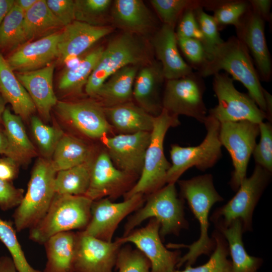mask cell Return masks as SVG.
<instances>
[{
	"label": "cell",
	"instance_id": "48",
	"mask_svg": "<svg viewBox=\"0 0 272 272\" xmlns=\"http://www.w3.org/2000/svg\"><path fill=\"white\" fill-rule=\"evenodd\" d=\"M24 190L11 182L0 179V209L4 211L17 208L24 196Z\"/></svg>",
	"mask_w": 272,
	"mask_h": 272
},
{
	"label": "cell",
	"instance_id": "4",
	"mask_svg": "<svg viewBox=\"0 0 272 272\" xmlns=\"http://www.w3.org/2000/svg\"><path fill=\"white\" fill-rule=\"evenodd\" d=\"M93 201L85 195L55 193L44 217L30 229L29 238L33 242L44 244L57 233L84 230L91 219Z\"/></svg>",
	"mask_w": 272,
	"mask_h": 272
},
{
	"label": "cell",
	"instance_id": "50",
	"mask_svg": "<svg viewBox=\"0 0 272 272\" xmlns=\"http://www.w3.org/2000/svg\"><path fill=\"white\" fill-rule=\"evenodd\" d=\"M19 164L13 159L0 158V179L11 182L18 173Z\"/></svg>",
	"mask_w": 272,
	"mask_h": 272
},
{
	"label": "cell",
	"instance_id": "10",
	"mask_svg": "<svg viewBox=\"0 0 272 272\" xmlns=\"http://www.w3.org/2000/svg\"><path fill=\"white\" fill-rule=\"evenodd\" d=\"M233 81L227 73L219 72L214 75L213 88L218 103L209 110V115L220 123L244 120L257 124L262 122L266 118V114L248 94L236 89Z\"/></svg>",
	"mask_w": 272,
	"mask_h": 272
},
{
	"label": "cell",
	"instance_id": "44",
	"mask_svg": "<svg viewBox=\"0 0 272 272\" xmlns=\"http://www.w3.org/2000/svg\"><path fill=\"white\" fill-rule=\"evenodd\" d=\"M269 122L259 123L260 141L253 152L255 164L272 172V126Z\"/></svg>",
	"mask_w": 272,
	"mask_h": 272
},
{
	"label": "cell",
	"instance_id": "20",
	"mask_svg": "<svg viewBox=\"0 0 272 272\" xmlns=\"http://www.w3.org/2000/svg\"><path fill=\"white\" fill-rule=\"evenodd\" d=\"M113 31L109 25L96 26L75 20L63 27L58 42L57 58L67 63L78 57Z\"/></svg>",
	"mask_w": 272,
	"mask_h": 272
},
{
	"label": "cell",
	"instance_id": "56",
	"mask_svg": "<svg viewBox=\"0 0 272 272\" xmlns=\"http://www.w3.org/2000/svg\"><path fill=\"white\" fill-rule=\"evenodd\" d=\"M7 103L4 98L0 94V124H2L3 115L6 108V104Z\"/></svg>",
	"mask_w": 272,
	"mask_h": 272
},
{
	"label": "cell",
	"instance_id": "55",
	"mask_svg": "<svg viewBox=\"0 0 272 272\" xmlns=\"http://www.w3.org/2000/svg\"><path fill=\"white\" fill-rule=\"evenodd\" d=\"M8 146V141L4 130L0 128V154L6 155Z\"/></svg>",
	"mask_w": 272,
	"mask_h": 272
},
{
	"label": "cell",
	"instance_id": "39",
	"mask_svg": "<svg viewBox=\"0 0 272 272\" xmlns=\"http://www.w3.org/2000/svg\"><path fill=\"white\" fill-rule=\"evenodd\" d=\"M111 0L75 1V20L96 26H106L110 20Z\"/></svg>",
	"mask_w": 272,
	"mask_h": 272
},
{
	"label": "cell",
	"instance_id": "53",
	"mask_svg": "<svg viewBox=\"0 0 272 272\" xmlns=\"http://www.w3.org/2000/svg\"><path fill=\"white\" fill-rule=\"evenodd\" d=\"M14 3L13 0H0V26Z\"/></svg>",
	"mask_w": 272,
	"mask_h": 272
},
{
	"label": "cell",
	"instance_id": "11",
	"mask_svg": "<svg viewBox=\"0 0 272 272\" xmlns=\"http://www.w3.org/2000/svg\"><path fill=\"white\" fill-rule=\"evenodd\" d=\"M202 79L196 72L166 80L162 98L163 109L172 115H185L203 123L208 111L203 101L206 86Z\"/></svg>",
	"mask_w": 272,
	"mask_h": 272
},
{
	"label": "cell",
	"instance_id": "30",
	"mask_svg": "<svg viewBox=\"0 0 272 272\" xmlns=\"http://www.w3.org/2000/svg\"><path fill=\"white\" fill-rule=\"evenodd\" d=\"M77 234L73 231L57 233L43 244L47 261L43 272H74Z\"/></svg>",
	"mask_w": 272,
	"mask_h": 272
},
{
	"label": "cell",
	"instance_id": "7",
	"mask_svg": "<svg viewBox=\"0 0 272 272\" xmlns=\"http://www.w3.org/2000/svg\"><path fill=\"white\" fill-rule=\"evenodd\" d=\"M183 201L178 196L175 183L167 184L150 194L145 205L128 219L124 227L123 236L151 218L160 223L159 234L163 240L168 235H178L181 230L189 227L184 217Z\"/></svg>",
	"mask_w": 272,
	"mask_h": 272
},
{
	"label": "cell",
	"instance_id": "26",
	"mask_svg": "<svg viewBox=\"0 0 272 272\" xmlns=\"http://www.w3.org/2000/svg\"><path fill=\"white\" fill-rule=\"evenodd\" d=\"M103 109L109 123L121 133L151 132L153 129L155 116L131 101Z\"/></svg>",
	"mask_w": 272,
	"mask_h": 272
},
{
	"label": "cell",
	"instance_id": "46",
	"mask_svg": "<svg viewBox=\"0 0 272 272\" xmlns=\"http://www.w3.org/2000/svg\"><path fill=\"white\" fill-rule=\"evenodd\" d=\"M178 47L192 68L198 70L205 63L208 54L203 44L193 38H177Z\"/></svg>",
	"mask_w": 272,
	"mask_h": 272
},
{
	"label": "cell",
	"instance_id": "21",
	"mask_svg": "<svg viewBox=\"0 0 272 272\" xmlns=\"http://www.w3.org/2000/svg\"><path fill=\"white\" fill-rule=\"evenodd\" d=\"M150 44L166 80L180 78L193 72L180 53L174 28L162 24L153 34Z\"/></svg>",
	"mask_w": 272,
	"mask_h": 272
},
{
	"label": "cell",
	"instance_id": "13",
	"mask_svg": "<svg viewBox=\"0 0 272 272\" xmlns=\"http://www.w3.org/2000/svg\"><path fill=\"white\" fill-rule=\"evenodd\" d=\"M160 228V223L151 218L145 227L133 230L117 240L123 244H133L150 262L151 272H173L181 257V251L169 250L163 245Z\"/></svg>",
	"mask_w": 272,
	"mask_h": 272
},
{
	"label": "cell",
	"instance_id": "25",
	"mask_svg": "<svg viewBox=\"0 0 272 272\" xmlns=\"http://www.w3.org/2000/svg\"><path fill=\"white\" fill-rule=\"evenodd\" d=\"M54 68L53 62L35 71L16 74L45 121L50 119V111L58 101L53 87Z\"/></svg>",
	"mask_w": 272,
	"mask_h": 272
},
{
	"label": "cell",
	"instance_id": "35",
	"mask_svg": "<svg viewBox=\"0 0 272 272\" xmlns=\"http://www.w3.org/2000/svg\"><path fill=\"white\" fill-rule=\"evenodd\" d=\"M92 162L90 159L79 165L57 171L54 179L55 193L85 195L89 186Z\"/></svg>",
	"mask_w": 272,
	"mask_h": 272
},
{
	"label": "cell",
	"instance_id": "40",
	"mask_svg": "<svg viewBox=\"0 0 272 272\" xmlns=\"http://www.w3.org/2000/svg\"><path fill=\"white\" fill-rule=\"evenodd\" d=\"M13 223L0 218V240L7 247L18 272H43L28 262L17 238Z\"/></svg>",
	"mask_w": 272,
	"mask_h": 272
},
{
	"label": "cell",
	"instance_id": "33",
	"mask_svg": "<svg viewBox=\"0 0 272 272\" xmlns=\"http://www.w3.org/2000/svg\"><path fill=\"white\" fill-rule=\"evenodd\" d=\"M103 49V47L95 48L64 71L58 82L59 89L67 93H81L97 63Z\"/></svg>",
	"mask_w": 272,
	"mask_h": 272
},
{
	"label": "cell",
	"instance_id": "23",
	"mask_svg": "<svg viewBox=\"0 0 272 272\" xmlns=\"http://www.w3.org/2000/svg\"><path fill=\"white\" fill-rule=\"evenodd\" d=\"M110 20L123 32L145 36L154 33L157 27L156 19L142 0H115L110 10Z\"/></svg>",
	"mask_w": 272,
	"mask_h": 272
},
{
	"label": "cell",
	"instance_id": "43",
	"mask_svg": "<svg viewBox=\"0 0 272 272\" xmlns=\"http://www.w3.org/2000/svg\"><path fill=\"white\" fill-rule=\"evenodd\" d=\"M115 267L118 272H151V265L139 249L126 246L120 249Z\"/></svg>",
	"mask_w": 272,
	"mask_h": 272
},
{
	"label": "cell",
	"instance_id": "31",
	"mask_svg": "<svg viewBox=\"0 0 272 272\" xmlns=\"http://www.w3.org/2000/svg\"><path fill=\"white\" fill-rule=\"evenodd\" d=\"M216 228L227 242L232 258V272H258L263 259L247 252L242 240L243 232L240 220H234L228 227Z\"/></svg>",
	"mask_w": 272,
	"mask_h": 272
},
{
	"label": "cell",
	"instance_id": "9",
	"mask_svg": "<svg viewBox=\"0 0 272 272\" xmlns=\"http://www.w3.org/2000/svg\"><path fill=\"white\" fill-rule=\"evenodd\" d=\"M203 124L207 134L199 145L185 147L175 144L171 145L170 154L172 163L166 176L167 184H175L179 177L192 167L202 171L212 168L221 158L220 123L208 115Z\"/></svg>",
	"mask_w": 272,
	"mask_h": 272
},
{
	"label": "cell",
	"instance_id": "49",
	"mask_svg": "<svg viewBox=\"0 0 272 272\" xmlns=\"http://www.w3.org/2000/svg\"><path fill=\"white\" fill-rule=\"evenodd\" d=\"M46 3L53 14L64 27L76 20L75 1L47 0Z\"/></svg>",
	"mask_w": 272,
	"mask_h": 272
},
{
	"label": "cell",
	"instance_id": "37",
	"mask_svg": "<svg viewBox=\"0 0 272 272\" xmlns=\"http://www.w3.org/2000/svg\"><path fill=\"white\" fill-rule=\"evenodd\" d=\"M207 1L151 0L150 3L162 24L175 28L184 12L189 9L205 8Z\"/></svg>",
	"mask_w": 272,
	"mask_h": 272
},
{
	"label": "cell",
	"instance_id": "8",
	"mask_svg": "<svg viewBox=\"0 0 272 272\" xmlns=\"http://www.w3.org/2000/svg\"><path fill=\"white\" fill-rule=\"evenodd\" d=\"M271 172L256 164L252 175L241 182L235 195L225 205L217 209L210 218L216 228L228 227L241 222L243 233L252 230L254 209L270 182Z\"/></svg>",
	"mask_w": 272,
	"mask_h": 272
},
{
	"label": "cell",
	"instance_id": "12",
	"mask_svg": "<svg viewBox=\"0 0 272 272\" xmlns=\"http://www.w3.org/2000/svg\"><path fill=\"white\" fill-rule=\"evenodd\" d=\"M259 135V124L251 121L220 123V141L230 155L234 167L229 184L235 191L246 177L248 164Z\"/></svg>",
	"mask_w": 272,
	"mask_h": 272
},
{
	"label": "cell",
	"instance_id": "24",
	"mask_svg": "<svg viewBox=\"0 0 272 272\" xmlns=\"http://www.w3.org/2000/svg\"><path fill=\"white\" fill-rule=\"evenodd\" d=\"M165 81L162 66L155 59L140 67L134 80L132 97L137 105L154 116L163 109L160 93Z\"/></svg>",
	"mask_w": 272,
	"mask_h": 272
},
{
	"label": "cell",
	"instance_id": "41",
	"mask_svg": "<svg viewBox=\"0 0 272 272\" xmlns=\"http://www.w3.org/2000/svg\"><path fill=\"white\" fill-rule=\"evenodd\" d=\"M249 8L247 1H215L211 11H214L213 16L220 29L228 25L236 28Z\"/></svg>",
	"mask_w": 272,
	"mask_h": 272
},
{
	"label": "cell",
	"instance_id": "51",
	"mask_svg": "<svg viewBox=\"0 0 272 272\" xmlns=\"http://www.w3.org/2000/svg\"><path fill=\"white\" fill-rule=\"evenodd\" d=\"M251 9L257 14L265 22L271 20L270 8L272 1L270 0L248 1Z\"/></svg>",
	"mask_w": 272,
	"mask_h": 272
},
{
	"label": "cell",
	"instance_id": "54",
	"mask_svg": "<svg viewBox=\"0 0 272 272\" xmlns=\"http://www.w3.org/2000/svg\"><path fill=\"white\" fill-rule=\"evenodd\" d=\"M36 1L37 0H17L15 1V5L25 13L33 6Z\"/></svg>",
	"mask_w": 272,
	"mask_h": 272
},
{
	"label": "cell",
	"instance_id": "47",
	"mask_svg": "<svg viewBox=\"0 0 272 272\" xmlns=\"http://www.w3.org/2000/svg\"><path fill=\"white\" fill-rule=\"evenodd\" d=\"M193 9H189L183 14L177 24V38H193L200 41L205 47V39L196 19Z\"/></svg>",
	"mask_w": 272,
	"mask_h": 272
},
{
	"label": "cell",
	"instance_id": "42",
	"mask_svg": "<svg viewBox=\"0 0 272 272\" xmlns=\"http://www.w3.org/2000/svg\"><path fill=\"white\" fill-rule=\"evenodd\" d=\"M31 126L41 153L46 157L52 156L58 141L64 134L63 131L57 127L45 124L36 116L31 117Z\"/></svg>",
	"mask_w": 272,
	"mask_h": 272
},
{
	"label": "cell",
	"instance_id": "17",
	"mask_svg": "<svg viewBox=\"0 0 272 272\" xmlns=\"http://www.w3.org/2000/svg\"><path fill=\"white\" fill-rule=\"evenodd\" d=\"M134 177L116 168L107 153L103 152L92 162L85 196L93 201L107 197L116 198L132 187Z\"/></svg>",
	"mask_w": 272,
	"mask_h": 272
},
{
	"label": "cell",
	"instance_id": "3",
	"mask_svg": "<svg viewBox=\"0 0 272 272\" xmlns=\"http://www.w3.org/2000/svg\"><path fill=\"white\" fill-rule=\"evenodd\" d=\"M154 53L146 38L134 34L122 32L110 40L85 87L87 95L94 97L112 74L128 65L143 66L152 61Z\"/></svg>",
	"mask_w": 272,
	"mask_h": 272
},
{
	"label": "cell",
	"instance_id": "14",
	"mask_svg": "<svg viewBox=\"0 0 272 272\" xmlns=\"http://www.w3.org/2000/svg\"><path fill=\"white\" fill-rule=\"evenodd\" d=\"M144 195L134 194L120 202H113L108 197L94 200L91 207L90 222L83 231L101 240L111 242L119 223L129 214L140 209Z\"/></svg>",
	"mask_w": 272,
	"mask_h": 272
},
{
	"label": "cell",
	"instance_id": "32",
	"mask_svg": "<svg viewBox=\"0 0 272 272\" xmlns=\"http://www.w3.org/2000/svg\"><path fill=\"white\" fill-rule=\"evenodd\" d=\"M91 150L83 141L63 134L58 141L51 160L56 172L67 169L90 160Z\"/></svg>",
	"mask_w": 272,
	"mask_h": 272
},
{
	"label": "cell",
	"instance_id": "28",
	"mask_svg": "<svg viewBox=\"0 0 272 272\" xmlns=\"http://www.w3.org/2000/svg\"><path fill=\"white\" fill-rule=\"evenodd\" d=\"M141 66L128 65L117 71L100 87L94 97L103 107L131 101L134 80Z\"/></svg>",
	"mask_w": 272,
	"mask_h": 272
},
{
	"label": "cell",
	"instance_id": "29",
	"mask_svg": "<svg viewBox=\"0 0 272 272\" xmlns=\"http://www.w3.org/2000/svg\"><path fill=\"white\" fill-rule=\"evenodd\" d=\"M21 117L6 108L2 124L8 141L6 156L18 164H25L36 155V149L29 140Z\"/></svg>",
	"mask_w": 272,
	"mask_h": 272
},
{
	"label": "cell",
	"instance_id": "45",
	"mask_svg": "<svg viewBox=\"0 0 272 272\" xmlns=\"http://www.w3.org/2000/svg\"><path fill=\"white\" fill-rule=\"evenodd\" d=\"M195 16L205 39V48L208 54L224 40L220 37V28L213 16L200 7L194 10Z\"/></svg>",
	"mask_w": 272,
	"mask_h": 272
},
{
	"label": "cell",
	"instance_id": "22",
	"mask_svg": "<svg viewBox=\"0 0 272 272\" xmlns=\"http://www.w3.org/2000/svg\"><path fill=\"white\" fill-rule=\"evenodd\" d=\"M60 33L56 31L24 43L8 57V63L18 73L35 71L48 65L57 58Z\"/></svg>",
	"mask_w": 272,
	"mask_h": 272
},
{
	"label": "cell",
	"instance_id": "36",
	"mask_svg": "<svg viewBox=\"0 0 272 272\" xmlns=\"http://www.w3.org/2000/svg\"><path fill=\"white\" fill-rule=\"evenodd\" d=\"M24 18V12L14 3L0 26V48L14 49L26 41Z\"/></svg>",
	"mask_w": 272,
	"mask_h": 272
},
{
	"label": "cell",
	"instance_id": "6",
	"mask_svg": "<svg viewBox=\"0 0 272 272\" xmlns=\"http://www.w3.org/2000/svg\"><path fill=\"white\" fill-rule=\"evenodd\" d=\"M56 172L51 160L39 158L36 161L27 191L13 215L17 231L31 229L44 217L55 194Z\"/></svg>",
	"mask_w": 272,
	"mask_h": 272
},
{
	"label": "cell",
	"instance_id": "15",
	"mask_svg": "<svg viewBox=\"0 0 272 272\" xmlns=\"http://www.w3.org/2000/svg\"><path fill=\"white\" fill-rule=\"evenodd\" d=\"M76 234L74 272H113L123 244L117 239L105 241L83 231Z\"/></svg>",
	"mask_w": 272,
	"mask_h": 272
},
{
	"label": "cell",
	"instance_id": "38",
	"mask_svg": "<svg viewBox=\"0 0 272 272\" xmlns=\"http://www.w3.org/2000/svg\"><path fill=\"white\" fill-rule=\"evenodd\" d=\"M216 246L209 260L205 264L192 267L186 266L183 270H175L173 272H232V263L229 255L227 242L222 233L216 230L212 234Z\"/></svg>",
	"mask_w": 272,
	"mask_h": 272
},
{
	"label": "cell",
	"instance_id": "34",
	"mask_svg": "<svg viewBox=\"0 0 272 272\" xmlns=\"http://www.w3.org/2000/svg\"><path fill=\"white\" fill-rule=\"evenodd\" d=\"M62 27L64 26L50 10L45 0H37L24 13V30L26 41L55 32L53 31Z\"/></svg>",
	"mask_w": 272,
	"mask_h": 272
},
{
	"label": "cell",
	"instance_id": "5",
	"mask_svg": "<svg viewBox=\"0 0 272 272\" xmlns=\"http://www.w3.org/2000/svg\"><path fill=\"white\" fill-rule=\"evenodd\" d=\"M180 124L178 116L170 114L164 109L155 117L140 178L124 194V199L139 193L150 194L166 183V176L171 164L164 155V139L170 127Z\"/></svg>",
	"mask_w": 272,
	"mask_h": 272
},
{
	"label": "cell",
	"instance_id": "27",
	"mask_svg": "<svg viewBox=\"0 0 272 272\" xmlns=\"http://www.w3.org/2000/svg\"><path fill=\"white\" fill-rule=\"evenodd\" d=\"M0 94L22 119L28 120L36 110L28 93L1 52Z\"/></svg>",
	"mask_w": 272,
	"mask_h": 272
},
{
	"label": "cell",
	"instance_id": "52",
	"mask_svg": "<svg viewBox=\"0 0 272 272\" xmlns=\"http://www.w3.org/2000/svg\"><path fill=\"white\" fill-rule=\"evenodd\" d=\"M0 272H18L11 257H0Z\"/></svg>",
	"mask_w": 272,
	"mask_h": 272
},
{
	"label": "cell",
	"instance_id": "2",
	"mask_svg": "<svg viewBox=\"0 0 272 272\" xmlns=\"http://www.w3.org/2000/svg\"><path fill=\"white\" fill-rule=\"evenodd\" d=\"M222 70L243 85L267 119L264 89L247 47L236 36L230 37L215 47L197 72L205 78L214 76Z\"/></svg>",
	"mask_w": 272,
	"mask_h": 272
},
{
	"label": "cell",
	"instance_id": "18",
	"mask_svg": "<svg viewBox=\"0 0 272 272\" xmlns=\"http://www.w3.org/2000/svg\"><path fill=\"white\" fill-rule=\"evenodd\" d=\"M150 139L151 132L141 131L106 138L104 143L115 167L135 176L142 170Z\"/></svg>",
	"mask_w": 272,
	"mask_h": 272
},
{
	"label": "cell",
	"instance_id": "1",
	"mask_svg": "<svg viewBox=\"0 0 272 272\" xmlns=\"http://www.w3.org/2000/svg\"><path fill=\"white\" fill-rule=\"evenodd\" d=\"M180 193L186 199L193 215L200 226V236L196 241L190 245L169 243L166 247L179 249H188V252L181 256L177 268L182 265L194 264L202 255H210L214 251L216 244L214 238L209 236L210 212L213 205L222 201L223 198L216 190L212 175L206 174L189 179L178 180Z\"/></svg>",
	"mask_w": 272,
	"mask_h": 272
},
{
	"label": "cell",
	"instance_id": "16",
	"mask_svg": "<svg viewBox=\"0 0 272 272\" xmlns=\"http://www.w3.org/2000/svg\"><path fill=\"white\" fill-rule=\"evenodd\" d=\"M55 107L64 121L88 138H103L111 130L103 107L97 101H58Z\"/></svg>",
	"mask_w": 272,
	"mask_h": 272
},
{
	"label": "cell",
	"instance_id": "19",
	"mask_svg": "<svg viewBox=\"0 0 272 272\" xmlns=\"http://www.w3.org/2000/svg\"><path fill=\"white\" fill-rule=\"evenodd\" d=\"M265 21L250 8L236 28L237 37L246 46L255 65L260 80L269 82L272 63L265 33Z\"/></svg>",
	"mask_w": 272,
	"mask_h": 272
}]
</instances>
